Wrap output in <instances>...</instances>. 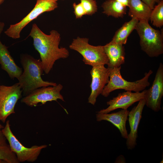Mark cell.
<instances>
[{
    "label": "cell",
    "mask_w": 163,
    "mask_h": 163,
    "mask_svg": "<svg viewBox=\"0 0 163 163\" xmlns=\"http://www.w3.org/2000/svg\"><path fill=\"white\" fill-rule=\"evenodd\" d=\"M29 36L33 39L34 46L40 54L43 70L46 74L50 73L56 60L69 56L67 49L59 47L60 35L56 30H52L47 35L34 24Z\"/></svg>",
    "instance_id": "obj_1"
},
{
    "label": "cell",
    "mask_w": 163,
    "mask_h": 163,
    "mask_svg": "<svg viewBox=\"0 0 163 163\" xmlns=\"http://www.w3.org/2000/svg\"><path fill=\"white\" fill-rule=\"evenodd\" d=\"M20 62L23 71L18 79V83L24 96L37 88L57 84L42 79L41 76L44 71L40 59H36L29 54H23L21 55Z\"/></svg>",
    "instance_id": "obj_2"
},
{
    "label": "cell",
    "mask_w": 163,
    "mask_h": 163,
    "mask_svg": "<svg viewBox=\"0 0 163 163\" xmlns=\"http://www.w3.org/2000/svg\"><path fill=\"white\" fill-rule=\"evenodd\" d=\"M148 22L139 21L135 30L139 37L141 50L150 57H157L163 53V33L153 28Z\"/></svg>",
    "instance_id": "obj_3"
},
{
    "label": "cell",
    "mask_w": 163,
    "mask_h": 163,
    "mask_svg": "<svg viewBox=\"0 0 163 163\" xmlns=\"http://www.w3.org/2000/svg\"><path fill=\"white\" fill-rule=\"evenodd\" d=\"M109 69V80L101 93L105 97H107L111 92L117 89H124L126 91L135 92L143 91L149 86V79L153 73V71L150 70L145 74L144 77L142 79L131 82L126 80L122 77L120 73L121 66Z\"/></svg>",
    "instance_id": "obj_4"
},
{
    "label": "cell",
    "mask_w": 163,
    "mask_h": 163,
    "mask_svg": "<svg viewBox=\"0 0 163 163\" xmlns=\"http://www.w3.org/2000/svg\"><path fill=\"white\" fill-rule=\"evenodd\" d=\"M88 41V38L77 37L73 40L69 47L82 56L83 61L86 65L92 67L107 65L109 60L103 46H93Z\"/></svg>",
    "instance_id": "obj_5"
},
{
    "label": "cell",
    "mask_w": 163,
    "mask_h": 163,
    "mask_svg": "<svg viewBox=\"0 0 163 163\" xmlns=\"http://www.w3.org/2000/svg\"><path fill=\"white\" fill-rule=\"evenodd\" d=\"M1 131L8 141L11 151L15 154L19 162L35 161L42 150L47 146L46 145H34L29 148L24 146L12 133L9 120L6 121L5 125Z\"/></svg>",
    "instance_id": "obj_6"
},
{
    "label": "cell",
    "mask_w": 163,
    "mask_h": 163,
    "mask_svg": "<svg viewBox=\"0 0 163 163\" xmlns=\"http://www.w3.org/2000/svg\"><path fill=\"white\" fill-rule=\"evenodd\" d=\"M57 7V3L53 0H37L31 11L19 22L11 25L5 34L13 39L19 38L21 31L30 22L43 13L53 11Z\"/></svg>",
    "instance_id": "obj_7"
},
{
    "label": "cell",
    "mask_w": 163,
    "mask_h": 163,
    "mask_svg": "<svg viewBox=\"0 0 163 163\" xmlns=\"http://www.w3.org/2000/svg\"><path fill=\"white\" fill-rule=\"evenodd\" d=\"M22 93L18 83L10 86L0 85V121L5 123L10 115L15 113V107Z\"/></svg>",
    "instance_id": "obj_8"
},
{
    "label": "cell",
    "mask_w": 163,
    "mask_h": 163,
    "mask_svg": "<svg viewBox=\"0 0 163 163\" xmlns=\"http://www.w3.org/2000/svg\"><path fill=\"white\" fill-rule=\"evenodd\" d=\"M63 86L61 84L54 86L42 87L37 88L21 99V101L30 107H36L39 103L45 104L46 102L64 100L60 91Z\"/></svg>",
    "instance_id": "obj_9"
},
{
    "label": "cell",
    "mask_w": 163,
    "mask_h": 163,
    "mask_svg": "<svg viewBox=\"0 0 163 163\" xmlns=\"http://www.w3.org/2000/svg\"><path fill=\"white\" fill-rule=\"evenodd\" d=\"M163 96V65L160 63L154 80L150 88L147 90L145 105L154 112L161 109V100Z\"/></svg>",
    "instance_id": "obj_10"
},
{
    "label": "cell",
    "mask_w": 163,
    "mask_h": 163,
    "mask_svg": "<svg viewBox=\"0 0 163 163\" xmlns=\"http://www.w3.org/2000/svg\"><path fill=\"white\" fill-rule=\"evenodd\" d=\"M147 90L141 92L133 93L131 91H126L118 94V95L108 101L107 104L108 107L97 113H107L118 108L127 109L134 103L139 101L145 97Z\"/></svg>",
    "instance_id": "obj_11"
},
{
    "label": "cell",
    "mask_w": 163,
    "mask_h": 163,
    "mask_svg": "<svg viewBox=\"0 0 163 163\" xmlns=\"http://www.w3.org/2000/svg\"><path fill=\"white\" fill-rule=\"evenodd\" d=\"M91 82L90 86L91 93L88 102L94 105L97 98L101 94L109 79V70L104 66L93 67L90 71Z\"/></svg>",
    "instance_id": "obj_12"
},
{
    "label": "cell",
    "mask_w": 163,
    "mask_h": 163,
    "mask_svg": "<svg viewBox=\"0 0 163 163\" xmlns=\"http://www.w3.org/2000/svg\"><path fill=\"white\" fill-rule=\"evenodd\" d=\"M145 104V98L142 99L139 101L137 105L134 107L129 112L128 120L130 131L128 134L126 142L127 148L129 150L133 149L137 145L136 141L138 137V126Z\"/></svg>",
    "instance_id": "obj_13"
},
{
    "label": "cell",
    "mask_w": 163,
    "mask_h": 163,
    "mask_svg": "<svg viewBox=\"0 0 163 163\" xmlns=\"http://www.w3.org/2000/svg\"><path fill=\"white\" fill-rule=\"evenodd\" d=\"M4 26V23L0 22V37ZM0 64L2 69L7 72L11 79H18L22 73V69L16 64L8 50V47L2 43L0 39Z\"/></svg>",
    "instance_id": "obj_14"
},
{
    "label": "cell",
    "mask_w": 163,
    "mask_h": 163,
    "mask_svg": "<svg viewBox=\"0 0 163 163\" xmlns=\"http://www.w3.org/2000/svg\"><path fill=\"white\" fill-rule=\"evenodd\" d=\"M129 111L127 109H122L117 112L110 114L97 113L96 120L98 122L105 120L110 122L119 129L122 138L126 139L128 133L126 123L128 120Z\"/></svg>",
    "instance_id": "obj_15"
},
{
    "label": "cell",
    "mask_w": 163,
    "mask_h": 163,
    "mask_svg": "<svg viewBox=\"0 0 163 163\" xmlns=\"http://www.w3.org/2000/svg\"><path fill=\"white\" fill-rule=\"evenodd\" d=\"M103 46L109 60L108 68L119 67L125 63V49L123 44L111 41Z\"/></svg>",
    "instance_id": "obj_16"
},
{
    "label": "cell",
    "mask_w": 163,
    "mask_h": 163,
    "mask_svg": "<svg viewBox=\"0 0 163 163\" xmlns=\"http://www.w3.org/2000/svg\"><path fill=\"white\" fill-rule=\"evenodd\" d=\"M129 15L139 21L149 20L152 10L141 0H130Z\"/></svg>",
    "instance_id": "obj_17"
},
{
    "label": "cell",
    "mask_w": 163,
    "mask_h": 163,
    "mask_svg": "<svg viewBox=\"0 0 163 163\" xmlns=\"http://www.w3.org/2000/svg\"><path fill=\"white\" fill-rule=\"evenodd\" d=\"M139 20L132 18L129 21L125 23L115 32L111 41L123 45L126 43L128 37L135 29Z\"/></svg>",
    "instance_id": "obj_18"
},
{
    "label": "cell",
    "mask_w": 163,
    "mask_h": 163,
    "mask_svg": "<svg viewBox=\"0 0 163 163\" xmlns=\"http://www.w3.org/2000/svg\"><path fill=\"white\" fill-rule=\"evenodd\" d=\"M103 13L115 18L123 17L126 14V7L116 0H106L102 5Z\"/></svg>",
    "instance_id": "obj_19"
},
{
    "label": "cell",
    "mask_w": 163,
    "mask_h": 163,
    "mask_svg": "<svg viewBox=\"0 0 163 163\" xmlns=\"http://www.w3.org/2000/svg\"><path fill=\"white\" fill-rule=\"evenodd\" d=\"M6 140L1 130H0V161L7 163H20Z\"/></svg>",
    "instance_id": "obj_20"
},
{
    "label": "cell",
    "mask_w": 163,
    "mask_h": 163,
    "mask_svg": "<svg viewBox=\"0 0 163 163\" xmlns=\"http://www.w3.org/2000/svg\"><path fill=\"white\" fill-rule=\"evenodd\" d=\"M149 20L152 24L157 27L163 25V0L157 4L152 10Z\"/></svg>",
    "instance_id": "obj_21"
},
{
    "label": "cell",
    "mask_w": 163,
    "mask_h": 163,
    "mask_svg": "<svg viewBox=\"0 0 163 163\" xmlns=\"http://www.w3.org/2000/svg\"><path fill=\"white\" fill-rule=\"evenodd\" d=\"M86 14L92 15L97 11V5L95 0H80Z\"/></svg>",
    "instance_id": "obj_22"
},
{
    "label": "cell",
    "mask_w": 163,
    "mask_h": 163,
    "mask_svg": "<svg viewBox=\"0 0 163 163\" xmlns=\"http://www.w3.org/2000/svg\"><path fill=\"white\" fill-rule=\"evenodd\" d=\"M73 6L74 13L76 18H81L83 15H86L85 10L81 3L76 4L73 3Z\"/></svg>",
    "instance_id": "obj_23"
},
{
    "label": "cell",
    "mask_w": 163,
    "mask_h": 163,
    "mask_svg": "<svg viewBox=\"0 0 163 163\" xmlns=\"http://www.w3.org/2000/svg\"><path fill=\"white\" fill-rule=\"evenodd\" d=\"M144 3L149 6L152 10L156 5V4H158L163 0H141Z\"/></svg>",
    "instance_id": "obj_24"
},
{
    "label": "cell",
    "mask_w": 163,
    "mask_h": 163,
    "mask_svg": "<svg viewBox=\"0 0 163 163\" xmlns=\"http://www.w3.org/2000/svg\"><path fill=\"white\" fill-rule=\"evenodd\" d=\"M123 5L128 7L130 0H116Z\"/></svg>",
    "instance_id": "obj_25"
},
{
    "label": "cell",
    "mask_w": 163,
    "mask_h": 163,
    "mask_svg": "<svg viewBox=\"0 0 163 163\" xmlns=\"http://www.w3.org/2000/svg\"><path fill=\"white\" fill-rule=\"evenodd\" d=\"M4 127V126H3V125L0 124V130H2Z\"/></svg>",
    "instance_id": "obj_26"
},
{
    "label": "cell",
    "mask_w": 163,
    "mask_h": 163,
    "mask_svg": "<svg viewBox=\"0 0 163 163\" xmlns=\"http://www.w3.org/2000/svg\"><path fill=\"white\" fill-rule=\"evenodd\" d=\"M5 0H0V5L3 3Z\"/></svg>",
    "instance_id": "obj_27"
},
{
    "label": "cell",
    "mask_w": 163,
    "mask_h": 163,
    "mask_svg": "<svg viewBox=\"0 0 163 163\" xmlns=\"http://www.w3.org/2000/svg\"><path fill=\"white\" fill-rule=\"evenodd\" d=\"M54 0V1H55L57 2V1H58V0Z\"/></svg>",
    "instance_id": "obj_28"
}]
</instances>
